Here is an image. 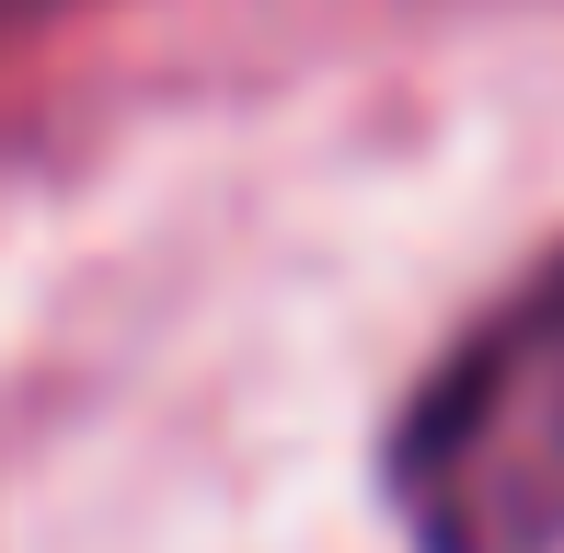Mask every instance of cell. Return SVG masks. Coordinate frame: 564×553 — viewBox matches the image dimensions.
<instances>
[{
  "mask_svg": "<svg viewBox=\"0 0 564 553\" xmlns=\"http://www.w3.org/2000/svg\"><path fill=\"white\" fill-rule=\"evenodd\" d=\"M380 496L415 553H564V242L403 392Z\"/></svg>",
  "mask_w": 564,
  "mask_h": 553,
  "instance_id": "1",
  "label": "cell"
}]
</instances>
